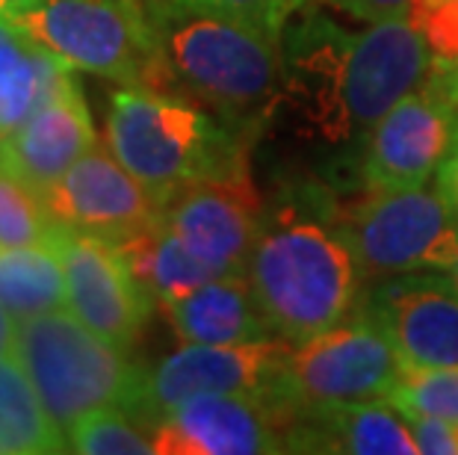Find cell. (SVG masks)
I'll list each match as a JSON object with an SVG mask.
<instances>
[{
  "mask_svg": "<svg viewBox=\"0 0 458 455\" xmlns=\"http://www.w3.org/2000/svg\"><path fill=\"white\" fill-rule=\"evenodd\" d=\"M358 275L346 231L308 216L263 228L246 273L269 328L290 343L344 323L355 305Z\"/></svg>",
  "mask_w": 458,
  "mask_h": 455,
  "instance_id": "cell-1",
  "label": "cell"
},
{
  "mask_svg": "<svg viewBox=\"0 0 458 455\" xmlns=\"http://www.w3.org/2000/svg\"><path fill=\"white\" fill-rule=\"evenodd\" d=\"M106 145L160 205L190 183L246 172L237 133L174 92L122 86L110 101Z\"/></svg>",
  "mask_w": 458,
  "mask_h": 455,
  "instance_id": "cell-2",
  "label": "cell"
},
{
  "mask_svg": "<svg viewBox=\"0 0 458 455\" xmlns=\"http://www.w3.org/2000/svg\"><path fill=\"white\" fill-rule=\"evenodd\" d=\"M15 355L63 434L101 409H124L142 417L145 370L72 311L60 308L18 319Z\"/></svg>",
  "mask_w": 458,
  "mask_h": 455,
  "instance_id": "cell-3",
  "label": "cell"
},
{
  "mask_svg": "<svg viewBox=\"0 0 458 455\" xmlns=\"http://www.w3.org/2000/svg\"><path fill=\"white\" fill-rule=\"evenodd\" d=\"M148 15L174 83L225 115H249L278 86V38L178 0H151Z\"/></svg>",
  "mask_w": 458,
  "mask_h": 455,
  "instance_id": "cell-4",
  "label": "cell"
},
{
  "mask_svg": "<svg viewBox=\"0 0 458 455\" xmlns=\"http://www.w3.org/2000/svg\"><path fill=\"white\" fill-rule=\"evenodd\" d=\"M6 21L72 69L169 92L174 74L142 0H38Z\"/></svg>",
  "mask_w": 458,
  "mask_h": 455,
  "instance_id": "cell-5",
  "label": "cell"
},
{
  "mask_svg": "<svg viewBox=\"0 0 458 455\" xmlns=\"http://www.w3.org/2000/svg\"><path fill=\"white\" fill-rule=\"evenodd\" d=\"M435 47L411 15L369 24L364 33H340L317 65L326 74V124L331 133H369L394 106L423 83Z\"/></svg>",
  "mask_w": 458,
  "mask_h": 455,
  "instance_id": "cell-6",
  "label": "cell"
},
{
  "mask_svg": "<svg viewBox=\"0 0 458 455\" xmlns=\"http://www.w3.org/2000/svg\"><path fill=\"white\" fill-rule=\"evenodd\" d=\"M403 358L382 328L364 314L293 343L278 409H328L344 402L387 400Z\"/></svg>",
  "mask_w": 458,
  "mask_h": 455,
  "instance_id": "cell-7",
  "label": "cell"
},
{
  "mask_svg": "<svg viewBox=\"0 0 458 455\" xmlns=\"http://www.w3.org/2000/svg\"><path fill=\"white\" fill-rule=\"evenodd\" d=\"M458 213L437 190H382L355 207L346 225L358 269L369 278L450 269L458 257Z\"/></svg>",
  "mask_w": 458,
  "mask_h": 455,
  "instance_id": "cell-8",
  "label": "cell"
},
{
  "mask_svg": "<svg viewBox=\"0 0 458 455\" xmlns=\"http://www.w3.org/2000/svg\"><path fill=\"white\" fill-rule=\"evenodd\" d=\"M458 56H437L423 83L367 133L364 187L369 192L423 187L455 139Z\"/></svg>",
  "mask_w": 458,
  "mask_h": 455,
  "instance_id": "cell-9",
  "label": "cell"
},
{
  "mask_svg": "<svg viewBox=\"0 0 458 455\" xmlns=\"http://www.w3.org/2000/svg\"><path fill=\"white\" fill-rule=\"evenodd\" d=\"M290 350L293 343L284 337L237 346L183 343L145 373L142 417L157 420L172 405L208 393L260 396L278 409Z\"/></svg>",
  "mask_w": 458,
  "mask_h": 455,
  "instance_id": "cell-10",
  "label": "cell"
},
{
  "mask_svg": "<svg viewBox=\"0 0 458 455\" xmlns=\"http://www.w3.org/2000/svg\"><path fill=\"white\" fill-rule=\"evenodd\" d=\"M54 243L65 266V308L95 334L128 352L140 341L154 299L131 273L122 249L113 240L60 225L54 231Z\"/></svg>",
  "mask_w": 458,
  "mask_h": 455,
  "instance_id": "cell-11",
  "label": "cell"
},
{
  "mask_svg": "<svg viewBox=\"0 0 458 455\" xmlns=\"http://www.w3.org/2000/svg\"><path fill=\"white\" fill-rule=\"evenodd\" d=\"M163 213L201 264L222 278H246L263 231V207L246 172L190 183L165 201Z\"/></svg>",
  "mask_w": 458,
  "mask_h": 455,
  "instance_id": "cell-12",
  "label": "cell"
},
{
  "mask_svg": "<svg viewBox=\"0 0 458 455\" xmlns=\"http://www.w3.org/2000/svg\"><path fill=\"white\" fill-rule=\"evenodd\" d=\"M54 225L83 231L113 243L140 234L157 219L163 205L122 166L110 145H95L45 192Z\"/></svg>",
  "mask_w": 458,
  "mask_h": 455,
  "instance_id": "cell-13",
  "label": "cell"
},
{
  "mask_svg": "<svg viewBox=\"0 0 458 455\" xmlns=\"http://www.w3.org/2000/svg\"><path fill=\"white\" fill-rule=\"evenodd\" d=\"M278 409L260 396H192L154 420L160 455H260L281 452Z\"/></svg>",
  "mask_w": 458,
  "mask_h": 455,
  "instance_id": "cell-14",
  "label": "cell"
},
{
  "mask_svg": "<svg viewBox=\"0 0 458 455\" xmlns=\"http://www.w3.org/2000/svg\"><path fill=\"white\" fill-rule=\"evenodd\" d=\"M405 367H458V293L446 278L387 275L364 305Z\"/></svg>",
  "mask_w": 458,
  "mask_h": 455,
  "instance_id": "cell-15",
  "label": "cell"
},
{
  "mask_svg": "<svg viewBox=\"0 0 458 455\" xmlns=\"http://www.w3.org/2000/svg\"><path fill=\"white\" fill-rule=\"evenodd\" d=\"M95 145L98 137L74 83L38 106L15 133L0 139V169L13 172L45 198V192Z\"/></svg>",
  "mask_w": 458,
  "mask_h": 455,
  "instance_id": "cell-16",
  "label": "cell"
},
{
  "mask_svg": "<svg viewBox=\"0 0 458 455\" xmlns=\"http://www.w3.org/2000/svg\"><path fill=\"white\" fill-rule=\"evenodd\" d=\"M163 311L183 343L237 346L267 341L272 334L249 278H213L163 305Z\"/></svg>",
  "mask_w": 458,
  "mask_h": 455,
  "instance_id": "cell-17",
  "label": "cell"
},
{
  "mask_svg": "<svg viewBox=\"0 0 458 455\" xmlns=\"http://www.w3.org/2000/svg\"><path fill=\"white\" fill-rule=\"evenodd\" d=\"M74 86L72 65L0 21V139L15 133L42 104Z\"/></svg>",
  "mask_w": 458,
  "mask_h": 455,
  "instance_id": "cell-18",
  "label": "cell"
},
{
  "mask_svg": "<svg viewBox=\"0 0 458 455\" xmlns=\"http://www.w3.org/2000/svg\"><path fill=\"white\" fill-rule=\"evenodd\" d=\"M319 432L310 434L314 450L352 455H417L411 423L391 400L344 402L310 411Z\"/></svg>",
  "mask_w": 458,
  "mask_h": 455,
  "instance_id": "cell-19",
  "label": "cell"
},
{
  "mask_svg": "<svg viewBox=\"0 0 458 455\" xmlns=\"http://www.w3.org/2000/svg\"><path fill=\"white\" fill-rule=\"evenodd\" d=\"M115 246L122 249V255L131 264V273L142 284V290L160 308L192 293V290H199L213 278H222L183 246V240L165 222V213L154 225Z\"/></svg>",
  "mask_w": 458,
  "mask_h": 455,
  "instance_id": "cell-20",
  "label": "cell"
},
{
  "mask_svg": "<svg viewBox=\"0 0 458 455\" xmlns=\"http://www.w3.org/2000/svg\"><path fill=\"white\" fill-rule=\"evenodd\" d=\"M68 305V284L60 249L51 243L0 249V308L15 319L60 311Z\"/></svg>",
  "mask_w": 458,
  "mask_h": 455,
  "instance_id": "cell-21",
  "label": "cell"
},
{
  "mask_svg": "<svg viewBox=\"0 0 458 455\" xmlns=\"http://www.w3.org/2000/svg\"><path fill=\"white\" fill-rule=\"evenodd\" d=\"M68 452L65 434L47 417L18 355L0 364V455Z\"/></svg>",
  "mask_w": 458,
  "mask_h": 455,
  "instance_id": "cell-22",
  "label": "cell"
},
{
  "mask_svg": "<svg viewBox=\"0 0 458 455\" xmlns=\"http://www.w3.org/2000/svg\"><path fill=\"white\" fill-rule=\"evenodd\" d=\"M68 452L81 455H151L157 452L154 432L133 420V411L101 409L77 420L65 432Z\"/></svg>",
  "mask_w": 458,
  "mask_h": 455,
  "instance_id": "cell-23",
  "label": "cell"
},
{
  "mask_svg": "<svg viewBox=\"0 0 458 455\" xmlns=\"http://www.w3.org/2000/svg\"><path fill=\"white\" fill-rule=\"evenodd\" d=\"M54 231L45 198L13 172L0 169V249L51 243Z\"/></svg>",
  "mask_w": 458,
  "mask_h": 455,
  "instance_id": "cell-24",
  "label": "cell"
},
{
  "mask_svg": "<svg viewBox=\"0 0 458 455\" xmlns=\"http://www.w3.org/2000/svg\"><path fill=\"white\" fill-rule=\"evenodd\" d=\"M387 400L408 417L458 423V367H403Z\"/></svg>",
  "mask_w": 458,
  "mask_h": 455,
  "instance_id": "cell-25",
  "label": "cell"
},
{
  "mask_svg": "<svg viewBox=\"0 0 458 455\" xmlns=\"http://www.w3.org/2000/svg\"><path fill=\"white\" fill-rule=\"evenodd\" d=\"M178 4L233 18V21L255 27L269 38H278L281 24L293 9V0H178Z\"/></svg>",
  "mask_w": 458,
  "mask_h": 455,
  "instance_id": "cell-26",
  "label": "cell"
},
{
  "mask_svg": "<svg viewBox=\"0 0 458 455\" xmlns=\"http://www.w3.org/2000/svg\"><path fill=\"white\" fill-rule=\"evenodd\" d=\"M411 18L423 27L437 56H458V0H417Z\"/></svg>",
  "mask_w": 458,
  "mask_h": 455,
  "instance_id": "cell-27",
  "label": "cell"
},
{
  "mask_svg": "<svg viewBox=\"0 0 458 455\" xmlns=\"http://www.w3.org/2000/svg\"><path fill=\"white\" fill-rule=\"evenodd\" d=\"M408 417V414H405ZM417 441V450L423 455H458V423L437 417H408Z\"/></svg>",
  "mask_w": 458,
  "mask_h": 455,
  "instance_id": "cell-28",
  "label": "cell"
},
{
  "mask_svg": "<svg viewBox=\"0 0 458 455\" xmlns=\"http://www.w3.org/2000/svg\"><path fill=\"white\" fill-rule=\"evenodd\" d=\"M301 4V0H293V6ZM323 4H331L344 13L364 18V21L376 24V21H387V18H403L411 15V6L417 0H323Z\"/></svg>",
  "mask_w": 458,
  "mask_h": 455,
  "instance_id": "cell-29",
  "label": "cell"
},
{
  "mask_svg": "<svg viewBox=\"0 0 458 455\" xmlns=\"http://www.w3.org/2000/svg\"><path fill=\"white\" fill-rule=\"evenodd\" d=\"M437 187H441L446 201H450L453 210L458 213V133L450 145V151H446L441 169H437Z\"/></svg>",
  "mask_w": 458,
  "mask_h": 455,
  "instance_id": "cell-30",
  "label": "cell"
},
{
  "mask_svg": "<svg viewBox=\"0 0 458 455\" xmlns=\"http://www.w3.org/2000/svg\"><path fill=\"white\" fill-rule=\"evenodd\" d=\"M15 334H18V319L0 308V364L15 355Z\"/></svg>",
  "mask_w": 458,
  "mask_h": 455,
  "instance_id": "cell-31",
  "label": "cell"
},
{
  "mask_svg": "<svg viewBox=\"0 0 458 455\" xmlns=\"http://www.w3.org/2000/svg\"><path fill=\"white\" fill-rule=\"evenodd\" d=\"M446 281H450V284L455 287V293H458V257H455V264L446 269Z\"/></svg>",
  "mask_w": 458,
  "mask_h": 455,
  "instance_id": "cell-32",
  "label": "cell"
},
{
  "mask_svg": "<svg viewBox=\"0 0 458 455\" xmlns=\"http://www.w3.org/2000/svg\"><path fill=\"white\" fill-rule=\"evenodd\" d=\"M33 4H38V0H6L9 13H13V9H24V6H33Z\"/></svg>",
  "mask_w": 458,
  "mask_h": 455,
  "instance_id": "cell-33",
  "label": "cell"
},
{
  "mask_svg": "<svg viewBox=\"0 0 458 455\" xmlns=\"http://www.w3.org/2000/svg\"><path fill=\"white\" fill-rule=\"evenodd\" d=\"M6 13H9V6H6V0H0V21H6Z\"/></svg>",
  "mask_w": 458,
  "mask_h": 455,
  "instance_id": "cell-34",
  "label": "cell"
}]
</instances>
